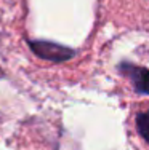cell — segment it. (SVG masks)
<instances>
[{
  "instance_id": "1",
  "label": "cell",
  "mask_w": 149,
  "mask_h": 150,
  "mask_svg": "<svg viewBox=\"0 0 149 150\" xmlns=\"http://www.w3.org/2000/svg\"><path fill=\"white\" fill-rule=\"evenodd\" d=\"M32 53L37 58L48 61V62H55V64H61L67 62L72 58H76V50L71 46L56 43V42H50V40H27Z\"/></svg>"
},
{
  "instance_id": "2",
  "label": "cell",
  "mask_w": 149,
  "mask_h": 150,
  "mask_svg": "<svg viewBox=\"0 0 149 150\" xmlns=\"http://www.w3.org/2000/svg\"><path fill=\"white\" fill-rule=\"evenodd\" d=\"M117 70L127 77L133 85V90L141 96H149V69L123 61L117 66Z\"/></svg>"
},
{
  "instance_id": "3",
  "label": "cell",
  "mask_w": 149,
  "mask_h": 150,
  "mask_svg": "<svg viewBox=\"0 0 149 150\" xmlns=\"http://www.w3.org/2000/svg\"><path fill=\"white\" fill-rule=\"evenodd\" d=\"M135 123H136V131L141 137L149 144V110H144V112H140L135 118Z\"/></svg>"
}]
</instances>
